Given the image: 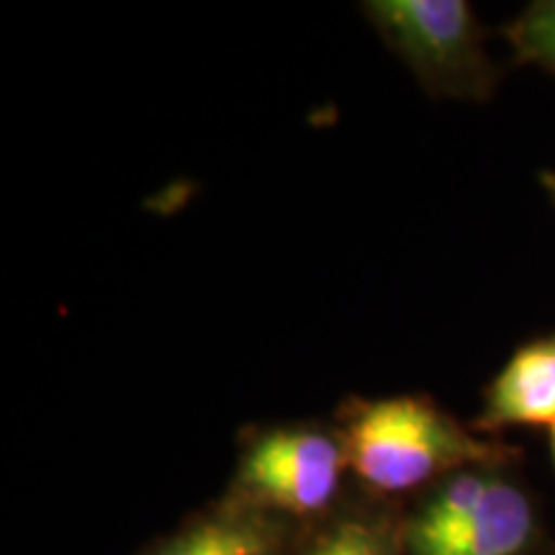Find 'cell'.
<instances>
[{
  "label": "cell",
  "mask_w": 555,
  "mask_h": 555,
  "mask_svg": "<svg viewBox=\"0 0 555 555\" xmlns=\"http://www.w3.org/2000/svg\"><path fill=\"white\" fill-rule=\"evenodd\" d=\"M335 427L350 474L378 496L425 491L463 468L509 461L504 446L463 427L429 397L350 399Z\"/></svg>",
  "instance_id": "obj_1"
},
{
  "label": "cell",
  "mask_w": 555,
  "mask_h": 555,
  "mask_svg": "<svg viewBox=\"0 0 555 555\" xmlns=\"http://www.w3.org/2000/svg\"><path fill=\"white\" fill-rule=\"evenodd\" d=\"M401 530L406 555H525L538 512L504 466H474L422 491Z\"/></svg>",
  "instance_id": "obj_2"
},
{
  "label": "cell",
  "mask_w": 555,
  "mask_h": 555,
  "mask_svg": "<svg viewBox=\"0 0 555 555\" xmlns=\"http://www.w3.org/2000/svg\"><path fill=\"white\" fill-rule=\"evenodd\" d=\"M360 11L425 93L476 103L494 95L502 67L468 0H365Z\"/></svg>",
  "instance_id": "obj_3"
},
{
  "label": "cell",
  "mask_w": 555,
  "mask_h": 555,
  "mask_svg": "<svg viewBox=\"0 0 555 555\" xmlns=\"http://www.w3.org/2000/svg\"><path fill=\"white\" fill-rule=\"evenodd\" d=\"M347 474L337 427L294 422L258 429L245 440L227 494L291 522L324 519L337 509Z\"/></svg>",
  "instance_id": "obj_4"
},
{
  "label": "cell",
  "mask_w": 555,
  "mask_h": 555,
  "mask_svg": "<svg viewBox=\"0 0 555 555\" xmlns=\"http://www.w3.org/2000/svg\"><path fill=\"white\" fill-rule=\"evenodd\" d=\"M294 525L227 494L142 555H288Z\"/></svg>",
  "instance_id": "obj_5"
},
{
  "label": "cell",
  "mask_w": 555,
  "mask_h": 555,
  "mask_svg": "<svg viewBox=\"0 0 555 555\" xmlns=\"http://www.w3.org/2000/svg\"><path fill=\"white\" fill-rule=\"evenodd\" d=\"M555 425V332L527 339L483 388L478 435Z\"/></svg>",
  "instance_id": "obj_6"
},
{
  "label": "cell",
  "mask_w": 555,
  "mask_h": 555,
  "mask_svg": "<svg viewBox=\"0 0 555 555\" xmlns=\"http://www.w3.org/2000/svg\"><path fill=\"white\" fill-rule=\"evenodd\" d=\"M401 519L380 506H339L319 519L294 555H406Z\"/></svg>",
  "instance_id": "obj_7"
},
{
  "label": "cell",
  "mask_w": 555,
  "mask_h": 555,
  "mask_svg": "<svg viewBox=\"0 0 555 555\" xmlns=\"http://www.w3.org/2000/svg\"><path fill=\"white\" fill-rule=\"evenodd\" d=\"M504 37L517 62L555 75V0H535L525 5L504 26Z\"/></svg>",
  "instance_id": "obj_8"
},
{
  "label": "cell",
  "mask_w": 555,
  "mask_h": 555,
  "mask_svg": "<svg viewBox=\"0 0 555 555\" xmlns=\"http://www.w3.org/2000/svg\"><path fill=\"white\" fill-rule=\"evenodd\" d=\"M540 185H543L545 193H547V198H551L553 206H555V170H543V172H540Z\"/></svg>",
  "instance_id": "obj_9"
},
{
  "label": "cell",
  "mask_w": 555,
  "mask_h": 555,
  "mask_svg": "<svg viewBox=\"0 0 555 555\" xmlns=\"http://www.w3.org/2000/svg\"><path fill=\"white\" fill-rule=\"evenodd\" d=\"M547 442H551V457H553V468H555V425L547 429Z\"/></svg>",
  "instance_id": "obj_10"
}]
</instances>
